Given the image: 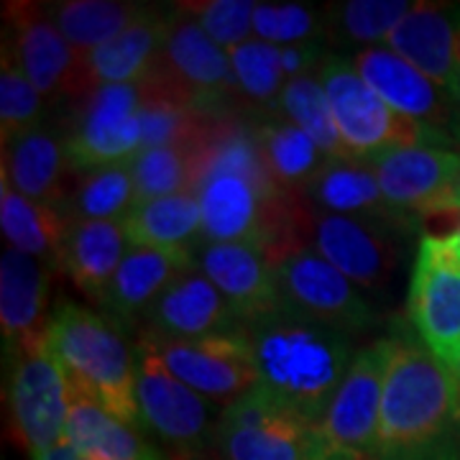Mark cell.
<instances>
[{
  "label": "cell",
  "instance_id": "43",
  "mask_svg": "<svg viewBox=\"0 0 460 460\" xmlns=\"http://www.w3.org/2000/svg\"><path fill=\"white\" fill-rule=\"evenodd\" d=\"M29 458L31 460H77L80 456H77V450L65 440V443L51 445V447H47V450H39V453H33V456H29Z\"/></svg>",
  "mask_w": 460,
  "mask_h": 460
},
{
  "label": "cell",
  "instance_id": "3",
  "mask_svg": "<svg viewBox=\"0 0 460 460\" xmlns=\"http://www.w3.org/2000/svg\"><path fill=\"white\" fill-rule=\"evenodd\" d=\"M376 450L368 460H417L456 443V378L417 335H389Z\"/></svg>",
  "mask_w": 460,
  "mask_h": 460
},
{
  "label": "cell",
  "instance_id": "22",
  "mask_svg": "<svg viewBox=\"0 0 460 460\" xmlns=\"http://www.w3.org/2000/svg\"><path fill=\"white\" fill-rule=\"evenodd\" d=\"M190 266H195L192 253L131 246L98 305L115 323H120L126 330L133 328L138 320L146 317L166 287Z\"/></svg>",
  "mask_w": 460,
  "mask_h": 460
},
{
  "label": "cell",
  "instance_id": "29",
  "mask_svg": "<svg viewBox=\"0 0 460 460\" xmlns=\"http://www.w3.org/2000/svg\"><path fill=\"white\" fill-rule=\"evenodd\" d=\"M62 205L23 198L5 180H0V230L8 248L21 251L49 269H59L62 241L69 228Z\"/></svg>",
  "mask_w": 460,
  "mask_h": 460
},
{
  "label": "cell",
  "instance_id": "19",
  "mask_svg": "<svg viewBox=\"0 0 460 460\" xmlns=\"http://www.w3.org/2000/svg\"><path fill=\"white\" fill-rule=\"evenodd\" d=\"M47 263L5 248L0 259V328L5 358L16 361L21 356L47 348L51 328L49 281Z\"/></svg>",
  "mask_w": 460,
  "mask_h": 460
},
{
  "label": "cell",
  "instance_id": "6",
  "mask_svg": "<svg viewBox=\"0 0 460 460\" xmlns=\"http://www.w3.org/2000/svg\"><path fill=\"white\" fill-rule=\"evenodd\" d=\"M269 256L279 287V307L350 338L376 325L378 313L368 295L317 251L289 241L269 251Z\"/></svg>",
  "mask_w": 460,
  "mask_h": 460
},
{
  "label": "cell",
  "instance_id": "25",
  "mask_svg": "<svg viewBox=\"0 0 460 460\" xmlns=\"http://www.w3.org/2000/svg\"><path fill=\"white\" fill-rule=\"evenodd\" d=\"M302 195L323 213L368 217L407 230L417 223L386 202L374 166L361 159H330L325 169L302 190Z\"/></svg>",
  "mask_w": 460,
  "mask_h": 460
},
{
  "label": "cell",
  "instance_id": "27",
  "mask_svg": "<svg viewBox=\"0 0 460 460\" xmlns=\"http://www.w3.org/2000/svg\"><path fill=\"white\" fill-rule=\"evenodd\" d=\"M128 248L123 220H72L62 241L59 269L83 295L100 302Z\"/></svg>",
  "mask_w": 460,
  "mask_h": 460
},
{
  "label": "cell",
  "instance_id": "14",
  "mask_svg": "<svg viewBox=\"0 0 460 460\" xmlns=\"http://www.w3.org/2000/svg\"><path fill=\"white\" fill-rule=\"evenodd\" d=\"M5 396L13 435L29 456L65 443L69 384L49 345L11 361Z\"/></svg>",
  "mask_w": 460,
  "mask_h": 460
},
{
  "label": "cell",
  "instance_id": "5",
  "mask_svg": "<svg viewBox=\"0 0 460 460\" xmlns=\"http://www.w3.org/2000/svg\"><path fill=\"white\" fill-rule=\"evenodd\" d=\"M320 80L328 93L335 128L353 159L366 162L384 151L420 144L450 148L456 144L443 133L392 111L358 75L350 57L330 54L320 69Z\"/></svg>",
  "mask_w": 460,
  "mask_h": 460
},
{
  "label": "cell",
  "instance_id": "39",
  "mask_svg": "<svg viewBox=\"0 0 460 460\" xmlns=\"http://www.w3.org/2000/svg\"><path fill=\"white\" fill-rule=\"evenodd\" d=\"M210 120H213L210 115H202L174 100L146 93V102L141 108V148L198 144Z\"/></svg>",
  "mask_w": 460,
  "mask_h": 460
},
{
  "label": "cell",
  "instance_id": "30",
  "mask_svg": "<svg viewBox=\"0 0 460 460\" xmlns=\"http://www.w3.org/2000/svg\"><path fill=\"white\" fill-rule=\"evenodd\" d=\"M131 246L195 253L202 243V213L192 192L141 199L123 220Z\"/></svg>",
  "mask_w": 460,
  "mask_h": 460
},
{
  "label": "cell",
  "instance_id": "50",
  "mask_svg": "<svg viewBox=\"0 0 460 460\" xmlns=\"http://www.w3.org/2000/svg\"><path fill=\"white\" fill-rule=\"evenodd\" d=\"M77 460H84V458H77Z\"/></svg>",
  "mask_w": 460,
  "mask_h": 460
},
{
  "label": "cell",
  "instance_id": "47",
  "mask_svg": "<svg viewBox=\"0 0 460 460\" xmlns=\"http://www.w3.org/2000/svg\"><path fill=\"white\" fill-rule=\"evenodd\" d=\"M453 378H456V417H458V429H460V361L453 368Z\"/></svg>",
  "mask_w": 460,
  "mask_h": 460
},
{
  "label": "cell",
  "instance_id": "8",
  "mask_svg": "<svg viewBox=\"0 0 460 460\" xmlns=\"http://www.w3.org/2000/svg\"><path fill=\"white\" fill-rule=\"evenodd\" d=\"M138 410L146 435H154L172 456L184 460L215 450L223 410L174 376L148 341L138 338Z\"/></svg>",
  "mask_w": 460,
  "mask_h": 460
},
{
  "label": "cell",
  "instance_id": "28",
  "mask_svg": "<svg viewBox=\"0 0 460 460\" xmlns=\"http://www.w3.org/2000/svg\"><path fill=\"white\" fill-rule=\"evenodd\" d=\"M65 440L84 460H169L162 447L148 443L146 432L120 422L72 386Z\"/></svg>",
  "mask_w": 460,
  "mask_h": 460
},
{
  "label": "cell",
  "instance_id": "37",
  "mask_svg": "<svg viewBox=\"0 0 460 460\" xmlns=\"http://www.w3.org/2000/svg\"><path fill=\"white\" fill-rule=\"evenodd\" d=\"M128 164L138 202L192 192L198 174V144L141 148Z\"/></svg>",
  "mask_w": 460,
  "mask_h": 460
},
{
  "label": "cell",
  "instance_id": "34",
  "mask_svg": "<svg viewBox=\"0 0 460 460\" xmlns=\"http://www.w3.org/2000/svg\"><path fill=\"white\" fill-rule=\"evenodd\" d=\"M277 115L295 123L296 128H302L330 159H353V154L348 151L341 133L335 128L328 93L323 87L320 72L289 80L281 93Z\"/></svg>",
  "mask_w": 460,
  "mask_h": 460
},
{
  "label": "cell",
  "instance_id": "45",
  "mask_svg": "<svg viewBox=\"0 0 460 460\" xmlns=\"http://www.w3.org/2000/svg\"><path fill=\"white\" fill-rule=\"evenodd\" d=\"M456 105H458L460 113V26H458V39H456Z\"/></svg>",
  "mask_w": 460,
  "mask_h": 460
},
{
  "label": "cell",
  "instance_id": "18",
  "mask_svg": "<svg viewBox=\"0 0 460 460\" xmlns=\"http://www.w3.org/2000/svg\"><path fill=\"white\" fill-rule=\"evenodd\" d=\"M366 162L374 166L386 202L411 220L443 205L460 180V151L450 146H402Z\"/></svg>",
  "mask_w": 460,
  "mask_h": 460
},
{
  "label": "cell",
  "instance_id": "32",
  "mask_svg": "<svg viewBox=\"0 0 460 460\" xmlns=\"http://www.w3.org/2000/svg\"><path fill=\"white\" fill-rule=\"evenodd\" d=\"M263 164L281 190H305L325 169L330 156L295 123L284 118H269L256 126Z\"/></svg>",
  "mask_w": 460,
  "mask_h": 460
},
{
  "label": "cell",
  "instance_id": "49",
  "mask_svg": "<svg viewBox=\"0 0 460 460\" xmlns=\"http://www.w3.org/2000/svg\"><path fill=\"white\" fill-rule=\"evenodd\" d=\"M184 460H220L217 458V453L210 450V453H202V456H195V458H184Z\"/></svg>",
  "mask_w": 460,
  "mask_h": 460
},
{
  "label": "cell",
  "instance_id": "4",
  "mask_svg": "<svg viewBox=\"0 0 460 460\" xmlns=\"http://www.w3.org/2000/svg\"><path fill=\"white\" fill-rule=\"evenodd\" d=\"M47 345L72 389L144 432L136 392L138 345L128 341L120 323L83 305L59 302L51 314Z\"/></svg>",
  "mask_w": 460,
  "mask_h": 460
},
{
  "label": "cell",
  "instance_id": "21",
  "mask_svg": "<svg viewBox=\"0 0 460 460\" xmlns=\"http://www.w3.org/2000/svg\"><path fill=\"white\" fill-rule=\"evenodd\" d=\"M144 332L174 341H195L243 330L228 299L195 266L181 271L144 317Z\"/></svg>",
  "mask_w": 460,
  "mask_h": 460
},
{
  "label": "cell",
  "instance_id": "41",
  "mask_svg": "<svg viewBox=\"0 0 460 460\" xmlns=\"http://www.w3.org/2000/svg\"><path fill=\"white\" fill-rule=\"evenodd\" d=\"M177 8L195 18L202 31L226 51H233L253 39V0H192L177 3Z\"/></svg>",
  "mask_w": 460,
  "mask_h": 460
},
{
  "label": "cell",
  "instance_id": "35",
  "mask_svg": "<svg viewBox=\"0 0 460 460\" xmlns=\"http://www.w3.org/2000/svg\"><path fill=\"white\" fill-rule=\"evenodd\" d=\"M414 8L407 0H348L328 5V36L348 47H381Z\"/></svg>",
  "mask_w": 460,
  "mask_h": 460
},
{
  "label": "cell",
  "instance_id": "23",
  "mask_svg": "<svg viewBox=\"0 0 460 460\" xmlns=\"http://www.w3.org/2000/svg\"><path fill=\"white\" fill-rule=\"evenodd\" d=\"M460 26V5L414 3L384 47L417 66L432 83L456 95V39ZM456 100V98H453Z\"/></svg>",
  "mask_w": 460,
  "mask_h": 460
},
{
  "label": "cell",
  "instance_id": "17",
  "mask_svg": "<svg viewBox=\"0 0 460 460\" xmlns=\"http://www.w3.org/2000/svg\"><path fill=\"white\" fill-rule=\"evenodd\" d=\"M350 62L392 111L460 144L458 105L445 87L432 83L428 75L384 44L356 49Z\"/></svg>",
  "mask_w": 460,
  "mask_h": 460
},
{
  "label": "cell",
  "instance_id": "31",
  "mask_svg": "<svg viewBox=\"0 0 460 460\" xmlns=\"http://www.w3.org/2000/svg\"><path fill=\"white\" fill-rule=\"evenodd\" d=\"M44 8L62 36L84 59L126 31L151 5L131 0H62L44 3Z\"/></svg>",
  "mask_w": 460,
  "mask_h": 460
},
{
  "label": "cell",
  "instance_id": "1",
  "mask_svg": "<svg viewBox=\"0 0 460 460\" xmlns=\"http://www.w3.org/2000/svg\"><path fill=\"white\" fill-rule=\"evenodd\" d=\"M192 195L202 213V241L253 243L266 251L295 241L296 213L263 164L256 126L217 115L198 141Z\"/></svg>",
  "mask_w": 460,
  "mask_h": 460
},
{
  "label": "cell",
  "instance_id": "38",
  "mask_svg": "<svg viewBox=\"0 0 460 460\" xmlns=\"http://www.w3.org/2000/svg\"><path fill=\"white\" fill-rule=\"evenodd\" d=\"M253 36L281 49L323 41L328 36V11L307 3H256Z\"/></svg>",
  "mask_w": 460,
  "mask_h": 460
},
{
  "label": "cell",
  "instance_id": "33",
  "mask_svg": "<svg viewBox=\"0 0 460 460\" xmlns=\"http://www.w3.org/2000/svg\"><path fill=\"white\" fill-rule=\"evenodd\" d=\"M138 205L131 164H111L87 169L62 202L69 220H126Z\"/></svg>",
  "mask_w": 460,
  "mask_h": 460
},
{
  "label": "cell",
  "instance_id": "15",
  "mask_svg": "<svg viewBox=\"0 0 460 460\" xmlns=\"http://www.w3.org/2000/svg\"><path fill=\"white\" fill-rule=\"evenodd\" d=\"M389 356V338H378L356 350V358L332 396L323 422L317 425L332 450H350L366 460L374 456Z\"/></svg>",
  "mask_w": 460,
  "mask_h": 460
},
{
  "label": "cell",
  "instance_id": "26",
  "mask_svg": "<svg viewBox=\"0 0 460 460\" xmlns=\"http://www.w3.org/2000/svg\"><path fill=\"white\" fill-rule=\"evenodd\" d=\"M72 169L66 133L51 126H39L3 144V177L23 198L62 205L65 177Z\"/></svg>",
  "mask_w": 460,
  "mask_h": 460
},
{
  "label": "cell",
  "instance_id": "13",
  "mask_svg": "<svg viewBox=\"0 0 460 460\" xmlns=\"http://www.w3.org/2000/svg\"><path fill=\"white\" fill-rule=\"evenodd\" d=\"M174 376L208 402L228 410L259 384V371L246 332H226L195 341H174L141 332Z\"/></svg>",
  "mask_w": 460,
  "mask_h": 460
},
{
  "label": "cell",
  "instance_id": "40",
  "mask_svg": "<svg viewBox=\"0 0 460 460\" xmlns=\"http://www.w3.org/2000/svg\"><path fill=\"white\" fill-rule=\"evenodd\" d=\"M44 102L13 57L3 49L0 62V138L3 144L44 126Z\"/></svg>",
  "mask_w": 460,
  "mask_h": 460
},
{
  "label": "cell",
  "instance_id": "12",
  "mask_svg": "<svg viewBox=\"0 0 460 460\" xmlns=\"http://www.w3.org/2000/svg\"><path fill=\"white\" fill-rule=\"evenodd\" d=\"M144 84H102L84 95L66 131L72 172L131 162L141 151Z\"/></svg>",
  "mask_w": 460,
  "mask_h": 460
},
{
  "label": "cell",
  "instance_id": "16",
  "mask_svg": "<svg viewBox=\"0 0 460 460\" xmlns=\"http://www.w3.org/2000/svg\"><path fill=\"white\" fill-rule=\"evenodd\" d=\"M5 21L11 23V47L3 49L13 57L39 95L51 100L90 93L84 83L83 57L66 41L44 5L11 3L5 5Z\"/></svg>",
  "mask_w": 460,
  "mask_h": 460
},
{
  "label": "cell",
  "instance_id": "9",
  "mask_svg": "<svg viewBox=\"0 0 460 460\" xmlns=\"http://www.w3.org/2000/svg\"><path fill=\"white\" fill-rule=\"evenodd\" d=\"M215 453L220 460H323L332 447L317 425L302 420L256 384L223 410Z\"/></svg>",
  "mask_w": 460,
  "mask_h": 460
},
{
  "label": "cell",
  "instance_id": "48",
  "mask_svg": "<svg viewBox=\"0 0 460 460\" xmlns=\"http://www.w3.org/2000/svg\"><path fill=\"white\" fill-rule=\"evenodd\" d=\"M443 205H460V180H458V184H456V190H453V195L445 199Z\"/></svg>",
  "mask_w": 460,
  "mask_h": 460
},
{
  "label": "cell",
  "instance_id": "36",
  "mask_svg": "<svg viewBox=\"0 0 460 460\" xmlns=\"http://www.w3.org/2000/svg\"><path fill=\"white\" fill-rule=\"evenodd\" d=\"M233 80H235V98L248 100L253 108L277 111L281 93L289 83L281 47L266 44L261 39H251L246 44L228 51Z\"/></svg>",
  "mask_w": 460,
  "mask_h": 460
},
{
  "label": "cell",
  "instance_id": "20",
  "mask_svg": "<svg viewBox=\"0 0 460 460\" xmlns=\"http://www.w3.org/2000/svg\"><path fill=\"white\" fill-rule=\"evenodd\" d=\"M192 259L198 269L228 299L230 310L246 325L279 307L274 263L263 246L202 241Z\"/></svg>",
  "mask_w": 460,
  "mask_h": 460
},
{
  "label": "cell",
  "instance_id": "44",
  "mask_svg": "<svg viewBox=\"0 0 460 460\" xmlns=\"http://www.w3.org/2000/svg\"><path fill=\"white\" fill-rule=\"evenodd\" d=\"M417 460H460L458 453V443H450L440 447V450H435V453H429L425 458H417Z\"/></svg>",
  "mask_w": 460,
  "mask_h": 460
},
{
  "label": "cell",
  "instance_id": "10",
  "mask_svg": "<svg viewBox=\"0 0 460 460\" xmlns=\"http://www.w3.org/2000/svg\"><path fill=\"white\" fill-rule=\"evenodd\" d=\"M404 233L407 228L399 226L323 213L317 208L302 213L299 226L295 217V238L305 235V246L317 251L363 292H381L392 281L396 263L402 259L399 238Z\"/></svg>",
  "mask_w": 460,
  "mask_h": 460
},
{
  "label": "cell",
  "instance_id": "46",
  "mask_svg": "<svg viewBox=\"0 0 460 460\" xmlns=\"http://www.w3.org/2000/svg\"><path fill=\"white\" fill-rule=\"evenodd\" d=\"M323 460H366V458L358 456V453H350V450H332V453H328Z\"/></svg>",
  "mask_w": 460,
  "mask_h": 460
},
{
  "label": "cell",
  "instance_id": "42",
  "mask_svg": "<svg viewBox=\"0 0 460 460\" xmlns=\"http://www.w3.org/2000/svg\"><path fill=\"white\" fill-rule=\"evenodd\" d=\"M420 220H445L443 228L428 233V235L445 238L447 246L453 248V253L460 259V205H438V208H432L422 215Z\"/></svg>",
  "mask_w": 460,
  "mask_h": 460
},
{
  "label": "cell",
  "instance_id": "24",
  "mask_svg": "<svg viewBox=\"0 0 460 460\" xmlns=\"http://www.w3.org/2000/svg\"><path fill=\"white\" fill-rule=\"evenodd\" d=\"M172 8L162 11L151 5L144 16L131 23L113 41L100 47L83 59L87 90L102 84H141L162 57Z\"/></svg>",
  "mask_w": 460,
  "mask_h": 460
},
{
  "label": "cell",
  "instance_id": "2",
  "mask_svg": "<svg viewBox=\"0 0 460 460\" xmlns=\"http://www.w3.org/2000/svg\"><path fill=\"white\" fill-rule=\"evenodd\" d=\"M259 384L302 420L320 425L356 358L353 338L277 307L243 325Z\"/></svg>",
  "mask_w": 460,
  "mask_h": 460
},
{
  "label": "cell",
  "instance_id": "7",
  "mask_svg": "<svg viewBox=\"0 0 460 460\" xmlns=\"http://www.w3.org/2000/svg\"><path fill=\"white\" fill-rule=\"evenodd\" d=\"M141 84L151 95L174 100L210 118L226 115V102L235 95L228 51L177 5L172 8L162 57Z\"/></svg>",
  "mask_w": 460,
  "mask_h": 460
},
{
  "label": "cell",
  "instance_id": "11",
  "mask_svg": "<svg viewBox=\"0 0 460 460\" xmlns=\"http://www.w3.org/2000/svg\"><path fill=\"white\" fill-rule=\"evenodd\" d=\"M414 335L453 371L460 361V259L440 235H422L407 295Z\"/></svg>",
  "mask_w": 460,
  "mask_h": 460
}]
</instances>
